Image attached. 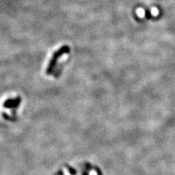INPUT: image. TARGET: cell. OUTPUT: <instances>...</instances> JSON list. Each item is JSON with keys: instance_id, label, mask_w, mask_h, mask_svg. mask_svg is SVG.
<instances>
[{"instance_id": "cell-1", "label": "cell", "mask_w": 175, "mask_h": 175, "mask_svg": "<svg viewBox=\"0 0 175 175\" xmlns=\"http://www.w3.org/2000/svg\"><path fill=\"white\" fill-rule=\"evenodd\" d=\"M89 175H98V174H97V173H96V171L92 170V171H91V172H90V174H89Z\"/></svg>"}, {"instance_id": "cell-2", "label": "cell", "mask_w": 175, "mask_h": 175, "mask_svg": "<svg viewBox=\"0 0 175 175\" xmlns=\"http://www.w3.org/2000/svg\"><path fill=\"white\" fill-rule=\"evenodd\" d=\"M64 175H71L69 173L68 170H67V169H64Z\"/></svg>"}]
</instances>
